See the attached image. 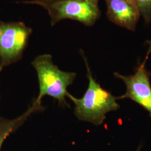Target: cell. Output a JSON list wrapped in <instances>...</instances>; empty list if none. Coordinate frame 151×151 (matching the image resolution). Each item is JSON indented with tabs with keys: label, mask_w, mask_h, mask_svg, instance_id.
Returning a JSON list of instances; mask_svg holds the SVG:
<instances>
[{
	"label": "cell",
	"mask_w": 151,
	"mask_h": 151,
	"mask_svg": "<svg viewBox=\"0 0 151 151\" xmlns=\"http://www.w3.org/2000/svg\"><path fill=\"white\" fill-rule=\"evenodd\" d=\"M32 29L22 22H0V66L21 60Z\"/></svg>",
	"instance_id": "277c9868"
},
{
	"label": "cell",
	"mask_w": 151,
	"mask_h": 151,
	"mask_svg": "<svg viewBox=\"0 0 151 151\" xmlns=\"http://www.w3.org/2000/svg\"><path fill=\"white\" fill-rule=\"evenodd\" d=\"M146 24L151 22V0H135Z\"/></svg>",
	"instance_id": "ba28073f"
},
{
	"label": "cell",
	"mask_w": 151,
	"mask_h": 151,
	"mask_svg": "<svg viewBox=\"0 0 151 151\" xmlns=\"http://www.w3.org/2000/svg\"><path fill=\"white\" fill-rule=\"evenodd\" d=\"M81 54L86 66L88 86L81 99L74 97L69 92L66 97L74 103V114L77 119L99 126L106 119V114L118 110L120 106L116 101L117 97L103 88L94 79L87 58L82 50Z\"/></svg>",
	"instance_id": "6da1fadb"
},
{
	"label": "cell",
	"mask_w": 151,
	"mask_h": 151,
	"mask_svg": "<svg viewBox=\"0 0 151 151\" xmlns=\"http://www.w3.org/2000/svg\"><path fill=\"white\" fill-rule=\"evenodd\" d=\"M99 0H32L22 1L26 4L43 7L48 12L51 25L54 26L64 19L80 22L91 27L100 18Z\"/></svg>",
	"instance_id": "3957f363"
},
{
	"label": "cell",
	"mask_w": 151,
	"mask_h": 151,
	"mask_svg": "<svg viewBox=\"0 0 151 151\" xmlns=\"http://www.w3.org/2000/svg\"><path fill=\"white\" fill-rule=\"evenodd\" d=\"M38 75L39 93L37 101L42 102V98L49 96L57 100L60 105H67L65 97L67 87L76 77V73L60 70L54 65L50 54L39 55L32 62Z\"/></svg>",
	"instance_id": "7a4b0ae2"
},
{
	"label": "cell",
	"mask_w": 151,
	"mask_h": 151,
	"mask_svg": "<svg viewBox=\"0 0 151 151\" xmlns=\"http://www.w3.org/2000/svg\"><path fill=\"white\" fill-rule=\"evenodd\" d=\"M2 68H2V67H1V66H0V72H1V70H2ZM0 97H1V95H0Z\"/></svg>",
	"instance_id": "8fae6325"
},
{
	"label": "cell",
	"mask_w": 151,
	"mask_h": 151,
	"mask_svg": "<svg viewBox=\"0 0 151 151\" xmlns=\"http://www.w3.org/2000/svg\"><path fill=\"white\" fill-rule=\"evenodd\" d=\"M146 60L138 63L133 75L124 76L115 72L114 75L123 81L127 87L126 92L117 99H129L135 101L149 113L151 118V72L145 67Z\"/></svg>",
	"instance_id": "5b68a950"
},
{
	"label": "cell",
	"mask_w": 151,
	"mask_h": 151,
	"mask_svg": "<svg viewBox=\"0 0 151 151\" xmlns=\"http://www.w3.org/2000/svg\"><path fill=\"white\" fill-rule=\"evenodd\" d=\"M41 103L35 100L25 112L16 118L9 119L0 117V151L4 141L9 135L20 128L33 113L42 109Z\"/></svg>",
	"instance_id": "52a82bcc"
},
{
	"label": "cell",
	"mask_w": 151,
	"mask_h": 151,
	"mask_svg": "<svg viewBox=\"0 0 151 151\" xmlns=\"http://www.w3.org/2000/svg\"><path fill=\"white\" fill-rule=\"evenodd\" d=\"M142 147H143V146H142V145H140L139 146H138V148H137V150H136V151H140L142 148Z\"/></svg>",
	"instance_id": "30bf717a"
},
{
	"label": "cell",
	"mask_w": 151,
	"mask_h": 151,
	"mask_svg": "<svg viewBox=\"0 0 151 151\" xmlns=\"http://www.w3.org/2000/svg\"><path fill=\"white\" fill-rule=\"evenodd\" d=\"M106 16L110 22L135 32L140 13L135 0H106Z\"/></svg>",
	"instance_id": "8992f818"
},
{
	"label": "cell",
	"mask_w": 151,
	"mask_h": 151,
	"mask_svg": "<svg viewBox=\"0 0 151 151\" xmlns=\"http://www.w3.org/2000/svg\"><path fill=\"white\" fill-rule=\"evenodd\" d=\"M146 43L149 45V49H148V50L147 52L146 58H145V60H147V59L148 58V57L149 54H150L151 53V40H147Z\"/></svg>",
	"instance_id": "9c48e42d"
}]
</instances>
